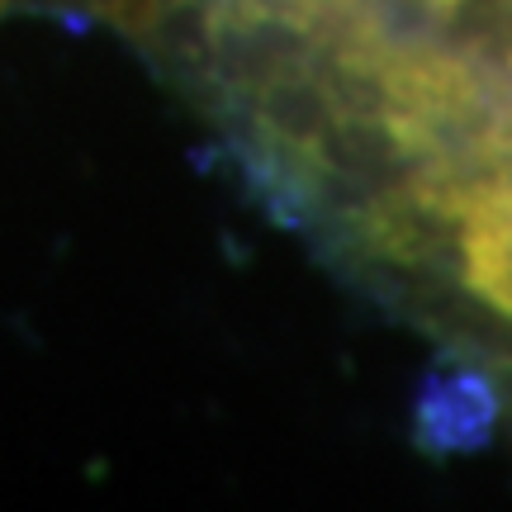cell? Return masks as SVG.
Wrapping results in <instances>:
<instances>
[{"label": "cell", "mask_w": 512, "mask_h": 512, "mask_svg": "<svg viewBox=\"0 0 512 512\" xmlns=\"http://www.w3.org/2000/svg\"><path fill=\"white\" fill-rule=\"evenodd\" d=\"M323 238L512 389V95L403 147Z\"/></svg>", "instance_id": "6da1fadb"}, {"label": "cell", "mask_w": 512, "mask_h": 512, "mask_svg": "<svg viewBox=\"0 0 512 512\" xmlns=\"http://www.w3.org/2000/svg\"><path fill=\"white\" fill-rule=\"evenodd\" d=\"M100 5H105V15H110L119 29H128V34H138L147 10H152V0H100Z\"/></svg>", "instance_id": "7a4b0ae2"}]
</instances>
